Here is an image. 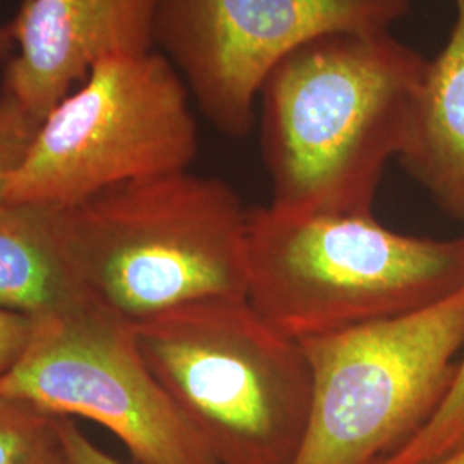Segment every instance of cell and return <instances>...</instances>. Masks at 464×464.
I'll return each mask as SVG.
<instances>
[{
  "label": "cell",
  "mask_w": 464,
  "mask_h": 464,
  "mask_svg": "<svg viewBox=\"0 0 464 464\" xmlns=\"http://www.w3.org/2000/svg\"><path fill=\"white\" fill-rule=\"evenodd\" d=\"M14 52V42L7 24H0V61H9Z\"/></svg>",
  "instance_id": "e0dca14e"
},
{
  "label": "cell",
  "mask_w": 464,
  "mask_h": 464,
  "mask_svg": "<svg viewBox=\"0 0 464 464\" xmlns=\"http://www.w3.org/2000/svg\"><path fill=\"white\" fill-rule=\"evenodd\" d=\"M151 373L218 464H293L312 372L298 341L248 299L176 310L136 327Z\"/></svg>",
  "instance_id": "277c9868"
},
{
  "label": "cell",
  "mask_w": 464,
  "mask_h": 464,
  "mask_svg": "<svg viewBox=\"0 0 464 464\" xmlns=\"http://www.w3.org/2000/svg\"><path fill=\"white\" fill-rule=\"evenodd\" d=\"M38 126V119L0 92V203L5 199L9 178L23 160Z\"/></svg>",
  "instance_id": "5bb4252c"
},
{
  "label": "cell",
  "mask_w": 464,
  "mask_h": 464,
  "mask_svg": "<svg viewBox=\"0 0 464 464\" xmlns=\"http://www.w3.org/2000/svg\"><path fill=\"white\" fill-rule=\"evenodd\" d=\"M0 389L114 433L136 464H218L151 373L138 332L95 308L32 322Z\"/></svg>",
  "instance_id": "52a82bcc"
},
{
  "label": "cell",
  "mask_w": 464,
  "mask_h": 464,
  "mask_svg": "<svg viewBox=\"0 0 464 464\" xmlns=\"http://www.w3.org/2000/svg\"><path fill=\"white\" fill-rule=\"evenodd\" d=\"M464 285V236L392 231L372 214L248 208V303L295 341L425 308Z\"/></svg>",
  "instance_id": "3957f363"
},
{
  "label": "cell",
  "mask_w": 464,
  "mask_h": 464,
  "mask_svg": "<svg viewBox=\"0 0 464 464\" xmlns=\"http://www.w3.org/2000/svg\"><path fill=\"white\" fill-rule=\"evenodd\" d=\"M63 241L86 304L134 327L248 299V208L189 169L63 205Z\"/></svg>",
  "instance_id": "7a4b0ae2"
},
{
  "label": "cell",
  "mask_w": 464,
  "mask_h": 464,
  "mask_svg": "<svg viewBox=\"0 0 464 464\" xmlns=\"http://www.w3.org/2000/svg\"><path fill=\"white\" fill-rule=\"evenodd\" d=\"M446 45L427 63L398 160L433 201L464 220V0Z\"/></svg>",
  "instance_id": "30bf717a"
},
{
  "label": "cell",
  "mask_w": 464,
  "mask_h": 464,
  "mask_svg": "<svg viewBox=\"0 0 464 464\" xmlns=\"http://www.w3.org/2000/svg\"><path fill=\"white\" fill-rule=\"evenodd\" d=\"M32 322L23 316L0 312V373L16 362L26 346Z\"/></svg>",
  "instance_id": "2e32d148"
},
{
  "label": "cell",
  "mask_w": 464,
  "mask_h": 464,
  "mask_svg": "<svg viewBox=\"0 0 464 464\" xmlns=\"http://www.w3.org/2000/svg\"><path fill=\"white\" fill-rule=\"evenodd\" d=\"M411 0H160L155 45L217 131L245 138L270 71L316 36L391 32Z\"/></svg>",
  "instance_id": "ba28073f"
},
{
  "label": "cell",
  "mask_w": 464,
  "mask_h": 464,
  "mask_svg": "<svg viewBox=\"0 0 464 464\" xmlns=\"http://www.w3.org/2000/svg\"><path fill=\"white\" fill-rule=\"evenodd\" d=\"M299 344L312 410L293 464H379L448 396L464 351V285L406 315Z\"/></svg>",
  "instance_id": "5b68a950"
},
{
  "label": "cell",
  "mask_w": 464,
  "mask_h": 464,
  "mask_svg": "<svg viewBox=\"0 0 464 464\" xmlns=\"http://www.w3.org/2000/svg\"><path fill=\"white\" fill-rule=\"evenodd\" d=\"M88 308L63 241V205L0 203V312L38 322Z\"/></svg>",
  "instance_id": "8fae6325"
},
{
  "label": "cell",
  "mask_w": 464,
  "mask_h": 464,
  "mask_svg": "<svg viewBox=\"0 0 464 464\" xmlns=\"http://www.w3.org/2000/svg\"><path fill=\"white\" fill-rule=\"evenodd\" d=\"M59 418L0 389V464H63Z\"/></svg>",
  "instance_id": "7c38bea8"
},
{
  "label": "cell",
  "mask_w": 464,
  "mask_h": 464,
  "mask_svg": "<svg viewBox=\"0 0 464 464\" xmlns=\"http://www.w3.org/2000/svg\"><path fill=\"white\" fill-rule=\"evenodd\" d=\"M464 444V351L448 396L429 423L379 464H429Z\"/></svg>",
  "instance_id": "4fadbf2b"
},
{
  "label": "cell",
  "mask_w": 464,
  "mask_h": 464,
  "mask_svg": "<svg viewBox=\"0 0 464 464\" xmlns=\"http://www.w3.org/2000/svg\"><path fill=\"white\" fill-rule=\"evenodd\" d=\"M429 59L391 32H335L287 53L260 90L270 207L372 214Z\"/></svg>",
  "instance_id": "6da1fadb"
},
{
  "label": "cell",
  "mask_w": 464,
  "mask_h": 464,
  "mask_svg": "<svg viewBox=\"0 0 464 464\" xmlns=\"http://www.w3.org/2000/svg\"><path fill=\"white\" fill-rule=\"evenodd\" d=\"M160 0H23L0 92L42 119L102 61L155 49Z\"/></svg>",
  "instance_id": "9c48e42d"
},
{
  "label": "cell",
  "mask_w": 464,
  "mask_h": 464,
  "mask_svg": "<svg viewBox=\"0 0 464 464\" xmlns=\"http://www.w3.org/2000/svg\"><path fill=\"white\" fill-rule=\"evenodd\" d=\"M429 464H464V444Z\"/></svg>",
  "instance_id": "ac0fdd59"
},
{
  "label": "cell",
  "mask_w": 464,
  "mask_h": 464,
  "mask_svg": "<svg viewBox=\"0 0 464 464\" xmlns=\"http://www.w3.org/2000/svg\"><path fill=\"white\" fill-rule=\"evenodd\" d=\"M63 464H122L80 430L72 418H59Z\"/></svg>",
  "instance_id": "9a60e30c"
},
{
  "label": "cell",
  "mask_w": 464,
  "mask_h": 464,
  "mask_svg": "<svg viewBox=\"0 0 464 464\" xmlns=\"http://www.w3.org/2000/svg\"><path fill=\"white\" fill-rule=\"evenodd\" d=\"M159 50L102 61L42 119L5 199L76 205L119 184L188 170L198 126Z\"/></svg>",
  "instance_id": "8992f818"
}]
</instances>
